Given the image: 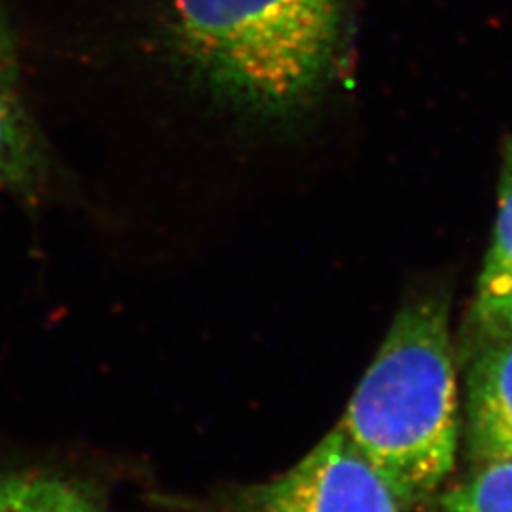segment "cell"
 I'll list each match as a JSON object with an SVG mask.
<instances>
[{"instance_id": "obj_6", "label": "cell", "mask_w": 512, "mask_h": 512, "mask_svg": "<svg viewBox=\"0 0 512 512\" xmlns=\"http://www.w3.org/2000/svg\"><path fill=\"white\" fill-rule=\"evenodd\" d=\"M0 512H95L73 484L42 476H0Z\"/></svg>"}, {"instance_id": "obj_3", "label": "cell", "mask_w": 512, "mask_h": 512, "mask_svg": "<svg viewBox=\"0 0 512 512\" xmlns=\"http://www.w3.org/2000/svg\"><path fill=\"white\" fill-rule=\"evenodd\" d=\"M232 512H403V507L336 427L287 473L245 490Z\"/></svg>"}, {"instance_id": "obj_5", "label": "cell", "mask_w": 512, "mask_h": 512, "mask_svg": "<svg viewBox=\"0 0 512 512\" xmlns=\"http://www.w3.org/2000/svg\"><path fill=\"white\" fill-rule=\"evenodd\" d=\"M46 177V154L19 93L14 54L0 10V190L35 198Z\"/></svg>"}, {"instance_id": "obj_7", "label": "cell", "mask_w": 512, "mask_h": 512, "mask_svg": "<svg viewBox=\"0 0 512 512\" xmlns=\"http://www.w3.org/2000/svg\"><path fill=\"white\" fill-rule=\"evenodd\" d=\"M439 512H512V461L480 463L440 497Z\"/></svg>"}, {"instance_id": "obj_10", "label": "cell", "mask_w": 512, "mask_h": 512, "mask_svg": "<svg viewBox=\"0 0 512 512\" xmlns=\"http://www.w3.org/2000/svg\"><path fill=\"white\" fill-rule=\"evenodd\" d=\"M0 10H2V6H0Z\"/></svg>"}, {"instance_id": "obj_8", "label": "cell", "mask_w": 512, "mask_h": 512, "mask_svg": "<svg viewBox=\"0 0 512 512\" xmlns=\"http://www.w3.org/2000/svg\"><path fill=\"white\" fill-rule=\"evenodd\" d=\"M512 289V139L505 147L494 239L478 281V294L505 293Z\"/></svg>"}, {"instance_id": "obj_9", "label": "cell", "mask_w": 512, "mask_h": 512, "mask_svg": "<svg viewBox=\"0 0 512 512\" xmlns=\"http://www.w3.org/2000/svg\"><path fill=\"white\" fill-rule=\"evenodd\" d=\"M475 319L492 340H512V289L505 293L476 294Z\"/></svg>"}, {"instance_id": "obj_4", "label": "cell", "mask_w": 512, "mask_h": 512, "mask_svg": "<svg viewBox=\"0 0 512 512\" xmlns=\"http://www.w3.org/2000/svg\"><path fill=\"white\" fill-rule=\"evenodd\" d=\"M465 429L476 463L512 461V340L492 342L471 366Z\"/></svg>"}, {"instance_id": "obj_1", "label": "cell", "mask_w": 512, "mask_h": 512, "mask_svg": "<svg viewBox=\"0 0 512 512\" xmlns=\"http://www.w3.org/2000/svg\"><path fill=\"white\" fill-rule=\"evenodd\" d=\"M167 23L190 74L262 118L308 109L348 55V0H169Z\"/></svg>"}, {"instance_id": "obj_2", "label": "cell", "mask_w": 512, "mask_h": 512, "mask_svg": "<svg viewBox=\"0 0 512 512\" xmlns=\"http://www.w3.org/2000/svg\"><path fill=\"white\" fill-rule=\"evenodd\" d=\"M338 429L380 473L403 511L439 492L456 463L459 404L448 306L404 304Z\"/></svg>"}]
</instances>
